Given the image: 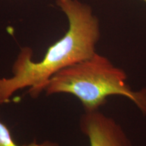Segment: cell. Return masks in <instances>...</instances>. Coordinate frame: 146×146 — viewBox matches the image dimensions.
<instances>
[{
  "mask_svg": "<svg viewBox=\"0 0 146 146\" xmlns=\"http://www.w3.org/2000/svg\"><path fill=\"white\" fill-rule=\"evenodd\" d=\"M56 3L68 18V31L39 62L33 60L31 48L21 49L12 66L13 75L0 78V104L8 103L14 93L24 88H29L31 98H37L56 73L96 53L100 25L90 7L78 0H56Z\"/></svg>",
  "mask_w": 146,
  "mask_h": 146,
  "instance_id": "obj_1",
  "label": "cell"
},
{
  "mask_svg": "<svg viewBox=\"0 0 146 146\" xmlns=\"http://www.w3.org/2000/svg\"><path fill=\"white\" fill-rule=\"evenodd\" d=\"M127 81L125 70L96 52L88 59L56 73L49 80L44 91L46 96H74L81 102L85 112L100 110L109 96H123L146 116V88L133 90Z\"/></svg>",
  "mask_w": 146,
  "mask_h": 146,
  "instance_id": "obj_2",
  "label": "cell"
},
{
  "mask_svg": "<svg viewBox=\"0 0 146 146\" xmlns=\"http://www.w3.org/2000/svg\"><path fill=\"white\" fill-rule=\"evenodd\" d=\"M79 126L89 139L90 146H133L123 128L100 110L85 112Z\"/></svg>",
  "mask_w": 146,
  "mask_h": 146,
  "instance_id": "obj_3",
  "label": "cell"
},
{
  "mask_svg": "<svg viewBox=\"0 0 146 146\" xmlns=\"http://www.w3.org/2000/svg\"><path fill=\"white\" fill-rule=\"evenodd\" d=\"M0 146H59V144L57 142L47 140L41 143L34 141L26 145H18L12 137L10 129L0 120Z\"/></svg>",
  "mask_w": 146,
  "mask_h": 146,
  "instance_id": "obj_4",
  "label": "cell"
},
{
  "mask_svg": "<svg viewBox=\"0 0 146 146\" xmlns=\"http://www.w3.org/2000/svg\"><path fill=\"white\" fill-rule=\"evenodd\" d=\"M143 1H144V2H145V3H146V0H143Z\"/></svg>",
  "mask_w": 146,
  "mask_h": 146,
  "instance_id": "obj_5",
  "label": "cell"
}]
</instances>
